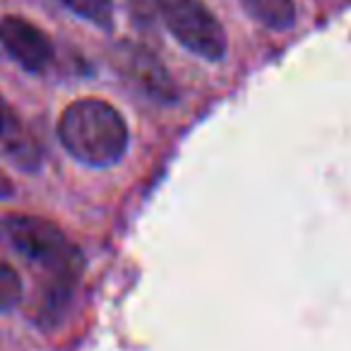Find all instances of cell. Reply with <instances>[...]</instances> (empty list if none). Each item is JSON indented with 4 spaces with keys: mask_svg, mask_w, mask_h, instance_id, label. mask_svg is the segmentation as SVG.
<instances>
[{
    "mask_svg": "<svg viewBox=\"0 0 351 351\" xmlns=\"http://www.w3.org/2000/svg\"><path fill=\"white\" fill-rule=\"evenodd\" d=\"M0 245L51 274L49 306H65L84 267L82 250L65 236L58 224L32 215H0Z\"/></svg>",
    "mask_w": 351,
    "mask_h": 351,
    "instance_id": "obj_1",
    "label": "cell"
},
{
    "mask_svg": "<svg viewBox=\"0 0 351 351\" xmlns=\"http://www.w3.org/2000/svg\"><path fill=\"white\" fill-rule=\"evenodd\" d=\"M255 22L272 32H287L296 25V5L293 0H241Z\"/></svg>",
    "mask_w": 351,
    "mask_h": 351,
    "instance_id": "obj_7",
    "label": "cell"
},
{
    "mask_svg": "<svg viewBox=\"0 0 351 351\" xmlns=\"http://www.w3.org/2000/svg\"><path fill=\"white\" fill-rule=\"evenodd\" d=\"M68 8L75 17L99 27V29H113V0H58Z\"/></svg>",
    "mask_w": 351,
    "mask_h": 351,
    "instance_id": "obj_8",
    "label": "cell"
},
{
    "mask_svg": "<svg viewBox=\"0 0 351 351\" xmlns=\"http://www.w3.org/2000/svg\"><path fill=\"white\" fill-rule=\"evenodd\" d=\"M58 137L68 154L92 169H106L123 159L130 142L128 123L104 99H77L58 121Z\"/></svg>",
    "mask_w": 351,
    "mask_h": 351,
    "instance_id": "obj_2",
    "label": "cell"
},
{
    "mask_svg": "<svg viewBox=\"0 0 351 351\" xmlns=\"http://www.w3.org/2000/svg\"><path fill=\"white\" fill-rule=\"evenodd\" d=\"M0 44L22 70L32 75L46 73L49 65L53 63L56 51L51 39L46 36V32H41L34 22L25 20V17H3V22H0Z\"/></svg>",
    "mask_w": 351,
    "mask_h": 351,
    "instance_id": "obj_5",
    "label": "cell"
},
{
    "mask_svg": "<svg viewBox=\"0 0 351 351\" xmlns=\"http://www.w3.org/2000/svg\"><path fill=\"white\" fill-rule=\"evenodd\" d=\"M12 191H15V186H12V181L8 178L3 171H0V200H8V197H12Z\"/></svg>",
    "mask_w": 351,
    "mask_h": 351,
    "instance_id": "obj_10",
    "label": "cell"
},
{
    "mask_svg": "<svg viewBox=\"0 0 351 351\" xmlns=\"http://www.w3.org/2000/svg\"><path fill=\"white\" fill-rule=\"evenodd\" d=\"M111 63L113 70L149 101L161 104V106H171L178 101V87L173 77L149 49L123 41L113 49Z\"/></svg>",
    "mask_w": 351,
    "mask_h": 351,
    "instance_id": "obj_4",
    "label": "cell"
},
{
    "mask_svg": "<svg viewBox=\"0 0 351 351\" xmlns=\"http://www.w3.org/2000/svg\"><path fill=\"white\" fill-rule=\"evenodd\" d=\"M0 149L17 169L34 173L41 166V147L25 123L17 118L12 106L0 97Z\"/></svg>",
    "mask_w": 351,
    "mask_h": 351,
    "instance_id": "obj_6",
    "label": "cell"
},
{
    "mask_svg": "<svg viewBox=\"0 0 351 351\" xmlns=\"http://www.w3.org/2000/svg\"><path fill=\"white\" fill-rule=\"evenodd\" d=\"M22 296H25L22 277L10 263L0 258V313L15 311L22 303Z\"/></svg>",
    "mask_w": 351,
    "mask_h": 351,
    "instance_id": "obj_9",
    "label": "cell"
},
{
    "mask_svg": "<svg viewBox=\"0 0 351 351\" xmlns=\"http://www.w3.org/2000/svg\"><path fill=\"white\" fill-rule=\"evenodd\" d=\"M154 3L166 29L183 49L210 63L224 58L229 49L226 32L202 0H154Z\"/></svg>",
    "mask_w": 351,
    "mask_h": 351,
    "instance_id": "obj_3",
    "label": "cell"
}]
</instances>
